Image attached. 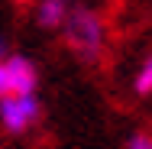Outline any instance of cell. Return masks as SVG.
Segmentation results:
<instances>
[{
  "label": "cell",
  "mask_w": 152,
  "mask_h": 149,
  "mask_svg": "<svg viewBox=\"0 0 152 149\" xmlns=\"http://www.w3.org/2000/svg\"><path fill=\"white\" fill-rule=\"evenodd\" d=\"M16 3H29V0H16Z\"/></svg>",
  "instance_id": "ba28073f"
},
{
  "label": "cell",
  "mask_w": 152,
  "mask_h": 149,
  "mask_svg": "<svg viewBox=\"0 0 152 149\" xmlns=\"http://www.w3.org/2000/svg\"><path fill=\"white\" fill-rule=\"evenodd\" d=\"M68 10H71V0H39L36 23H39L42 29H61Z\"/></svg>",
  "instance_id": "277c9868"
},
{
  "label": "cell",
  "mask_w": 152,
  "mask_h": 149,
  "mask_svg": "<svg viewBox=\"0 0 152 149\" xmlns=\"http://www.w3.org/2000/svg\"><path fill=\"white\" fill-rule=\"evenodd\" d=\"M39 117H42V104H39L36 91L0 97V126L7 133H26Z\"/></svg>",
  "instance_id": "7a4b0ae2"
},
{
  "label": "cell",
  "mask_w": 152,
  "mask_h": 149,
  "mask_svg": "<svg viewBox=\"0 0 152 149\" xmlns=\"http://www.w3.org/2000/svg\"><path fill=\"white\" fill-rule=\"evenodd\" d=\"M39 88L36 62L26 55H7L0 59V97L7 94H29Z\"/></svg>",
  "instance_id": "3957f363"
},
{
  "label": "cell",
  "mask_w": 152,
  "mask_h": 149,
  "mask_svg": "<svg viewBox=\"0 0 152 149\" xmlns=\"http://www.w3.org/2000/svg\"><path fill=\"white\" fill-rule=\"evenodd\" d=\"M133 91H136L139 97L152 94V55H146V59H142L139 71H136V78H133Z\"/></svg>",
  "instance_id": "5b68a950"
},
{
  "label": "cell",
  "mask_w": 152,
  "mask_h": 149,
  "mask_svg": "<svg viewBox=\"0 0 152 149\" xmlns=\"http://www.w3.org/2000/svg\"><path fill=\"white\" fill-rule=\"evenodd\" d=\"M126 149H152V136L149 133H133L129 143H126Z\"/></svg>",
  "instance_id": "8992f818"
},
{
  "label": "cell",
  "mask_w": 152,
  "mask_h": 149,
  "mask_svg": "<svg viewBox=\"0 0 152 149\" xmlns=\"http://www.w3.org/2000/svg\"><path fill=\"white\" fill-rule=\"evenodd\" d=\"M7 55H10V49H7V39L0 36V59H7Z\"/></svg>",
  "instance_id": "52a82bcc"
},
{
  "label": "cell",
  "mask_w": 152,
  "mask_h": 149,
  "mask_svg": "<svg viewBox=\"0 0 152 149\" xmlns=\"http://www.w3.org/2000/svg\"><path fill=\"white\" fill-rule=\"evenodd\" d=\"M61 32H65L68 49H75L84 62H97L107 46V23L91 7H71L61 23Z\"/></svg>",
  "instance_id": "6da1fadb"
}]
</instances>
